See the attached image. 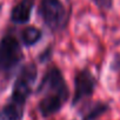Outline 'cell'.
Returning a JSON list of instances; mask_svg holds the SVG:
<instances>
[{"mask_svg":"<svg viewBox=\"0 0 120 120\" xmlns=\"http://www.w3.org/2000/svg\"><path fill=\"white\" fill-rule=\"evenodd\" d=\"M38 91L42 94L39 102V111L44 116H49L59 112L68 98V88L61 72L56 67L51 68L45 74Z\"/></svg>","mask_w":120,"mask_h":120,"instance_id":"obj_1","label":"cell"},{"mask_svg":"<svg viewBox=\"0 0 120 120\" xmlns=\"http://www.w3.org/2000/svg\"><path fill=\"white\" fill-rule=\"evenodd\" d=\"M39 14L52 31L63 30L66 24V10L60 0H40Z\"/></svg>","mask_w":120,"mask_h":120,"instance_id":"obj_2","label":"cell"},{"mask_svg":"<svg viewBox=\"0 0 120 120\" xmlns=\"http://www.w3.org/2000/svg\"><path fill=\"white\" fill-rule=\"evenodd\" d=\"M35 79H37V68L33 64H30V65H26L25 67H22V70L20 71V73L14 82L12 97L10 100L21 104V105H25L26 99L31 94V91L35 82Z\"/></svg>","mask_w":120,"mask_h":120,"instance_id":"obj_3","label":"cell"},{"mask_svg":"<svg viewBox=\"0 0 120 120\" xmlns=\"http://www.w3.org/2000/svg\"><path fill=\"white\" fill-rule=\"evenodd\" d=\"M22 52L19 41L13 35H6L0 42V70L8 72L21 60Z\"/></svg>","mask_w":120,"mask_h":120,"instance_id":"obj_4","label":"cell"},{"mask_svg":"<svg viewBox=\"0 0 120 120\" xmlns=\"http://www.w3.org/2000/svg\"><path fill=\"white\" fill-rule=\"evenodd\" d=\"M74 82H75L74 84L75 85V92H74L73 104H78L82 99L91 97L94 88H95V79L88 70L80 71L75 75Z\"/></svg>","mask_w":120,"mask_h":120,"instance_id":"obj_5","label":"cell"},{"mask_svg":"<svg viewBox=\"0 0 120 120\" xmlns=\"http://www.w3.org/2000/svg\"><path fill=\"white\" fill-rule=\"evenodd\" d=\"M35 0H15V5L12 8L11 20L15 24H26L34 6Z\"/></svg>","mask_w":120,"mask_h":120,"instance_id":"obj_6","label":"cell"},{"mask_svg":"<svg viewBox=\"0 0 120 120\" xmlns=\"http://www.w3.org/2000/svg\"><path fill=\"white\" fill-rule=\"evenodd\" d=\"M25 105L14 102L12 100L0 111V120H21Z\"/></svg>","mask_w":120,"mask_h":120,"instance_id":"obj_7","label":"cell"},{"mask_svg":"<svg viewBox=\"0 0 120 120\" xmlns=\"http://www.w3.org/2000/svg\"><path fill=\"white\" fill-rule=\"evenodd\" d=\"M40 38H41V31L33 26L26 27L21 33V39L26 46L34 45L35 42H38L40 40Z\"/></svg>","mask_w":120,"mask_h":120,"instance_id":"obj_8","label":"cell"},{"mask_svg":"<svg viewBox=\"0 0 120 120\" xmlns=\"http://www.w3.org/2000/svg\"><path fill=\"white\" fill-rule=\"evenodd\" d=\"M109 108V106L105 102H101V101H98L95 102L87 112L86 114L84 115L82 120H95L97 118H99L100 115H102L107 109Z\"/></svg>","mask_w":120,"mask_h":120,"instance_id":"obj_9","label":"cell"},{"mask_svg":"<svg viewBox=\"0 0 120 120\" xmlns=\"http://www.w3.org/2000/svg\"><path fill=\"white\" fill-rule=\"evenodd\" d=\"M93 1L101 11H108L113 6V0H93Z\"/></svg>","mask_w":120,"mask_h":120,"instance_id":"obj_10","label":"cell"}]
</instances>
